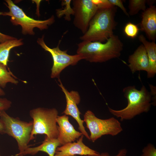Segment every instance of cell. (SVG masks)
<instances>
[{
  "mask_svg": "<svg viewBox=\"0 0 156 156\" xmlns=\"http://www.w3.org/2000/svg\"><path fill=\"white\" fill-rule=\"evenodd\" d=\"M5 1L9 11L3 12L2 15L11 16L10 21L14 25H20L22 28V33L24 34L33 35L34 34V28L37 27L40 30L47 29L55 22L53 15L45 20L34 19L27 16L21 8L11 0H6Z\"/></svg>",
  "mask_w": 156,
  "mask_h": 156,
  "instance_id": "cell-7",
  "label": "cell"
},
{
  "mask_svg": "<svg viewBox=\"0 0 156 156\" xmlns=\"http://www.w3.org/2000/svg\"><path fill=\"white\" fill-rule=\"evenodd\" d=\"M84 135H82L76 142L66 144L57 147L54 156H73L97 155L100 153L85 145L83 142Z\"/></svg>",
  "mask_w": 156,
  "mask_h": 156,
  "instance_id": "cell-11",
  "label": "cell"
},
{
  "mask_svg": "<svg viewBox=\"0 0 156 156\" xmlns=\"http://www.w3.org/2000/svg\"><path fill=\"white\" fill-rule=\"evenodd\" d=\"M92 1L97 6L98 9L109 8L114 6L109 0H92Z\"/></svg>",
  "mask_w": 156,
  "mask_h": 156,
  "instance_id": "cell-23",
  "label": "cell"
},
{
  "mask_svg": "<svg viewBox=\"0 0 156 156\" xmlns=\"http://www.w3.org/2000/svg\"><path fill=\"white\" fill-rule=\"evenodd\" d=\"M71 0H63L61 1V4L62 8L56 10V14L59 18L64 16V18L66 21L71 20L70 16L74 15V12L70 6Z\"/></svg>",
  "mask_w": 156,
  "mask_h": 156,
  "instance_id": "cell-19",
  "label": "cell"
},
{
  "mask_svg": "<svg viewBox=\"0 0 156 156\" xmlns=\"http://www.w3.org/2000/svg\"><path fill=\"white\" fill-rule=\"evenodd\" d=\"M0 156H1V154H0Z\"/></svg>",
  "mask_w": 156,
  "mask_h": 156,
  "instance_id": "cell-32",
  "label": "cell"
},
{
  "mask_svg": "<svg viewBox=\"0 0 156 156\" xmlns=\"http://www.w3.org/2000/svg\"><path fill=\"white\" fill-rule=\"evenodd\" d=\"M140 24L141 30L144 31L147 37L154 42L156 35V8L150 5L142 12Z\"/></svg>",
  "mask_w": 156,
  "mask_h": 156,
  "instance_id": "cell-13",
  "label": "cell"
},
{
  "mask_svg": "<svg viewBox=\"0 0 156 156\" xmlns=\"http://www.w3.org/2000/svg\"><path fill=\"white\" fill-rule=\"evenodd\" d=\"M77 156V155H74V156Z\"/></svg>",
  "mask_w": 156,
  "mask_h": 156,
  "instance_id": "cell-31",
  "label": "cell"
},
{
  "mask_svg": "<svg viewBox=\"0 0 156 156\" xmlns=\"http://www.w3.org/2000/svg\"><path fill=\"white\" fill-rule=\"evenodd\" d=\"M150 87L151 89V92H150L151 96L153 95V100H154L153 102L154 103V104L155 105V97H156V87H155L152 85H150Z\"/></svg>",
  "mask_w": 156,
  "mask_h": 156,
  "instance_id": "cell-28",
  "label": "cell"
},
{
  "mask_svg": "<svg viewBox=\"0 0 156 156\" xmlns=\"http://www.w3.org/2000/svg\"><path fill=\"white\" fill-rule=\"evenodd\" d=\"M12 103L6 98H0V112L5 111L11 106Z\"/></svg>",
  "mask_w": 156,
  "mask_h": 156,
  "instance_id": "cell-24",
  "label": "cell"
},
{
  "mask_svg": "<svg viewBox=\"0 0 156 156\" xmlns=\"http://www.w3.org/2000/svg\"><path fill=\"white\" fill-rule=\"evenodd\" d=\"M74 12L73 24L83 34L87 31L89 23L98 9L92 0H72Z\"/></svg>",
  "mask_w": 156,
  "mask_h": 156,
  "instance_id": "cell-9",
  "label": "cell"
},
{
  "mask_svg": "<svg viewBox=\"0 0 156 156\" xmlns=\"http://www.w3.org/2000/svg\"><path fill=\"white\" fill-rule=\"evenodd\" d=\"M0 118L3 125L4 134L12 137L16 141L19 152L15 156H21L28 147L32 131V120L27 122L8 115L5 111L0 112Z\"/></svg>",
  "mask_w": 156,
  "mask_h": 156,
  "instance_id": "cell-4",
  "label": "cell"
},
{
  "mask_svg": "<svg viewBox=\"0 0 156 156\" xmlns=\"http://www.w3.org/2000/svg\"><path fill=\"white\" fill-rule=\"evenodd\" d=\"M58 135L57 137L61 146L74 142L83 134L76 130L70 122L68 116L64 115L58 116L56 118Z\"/></svg>",
  "mask_w": 156,
  "mask_h": 156,
  "instance_id": "cell-12",
  "label": "cell"
},
{
  "mask_svg": "<svg viewBox=\"0 0 156 156\" xmlns=\"http://www.w3.org/2000/svg\"><path fill=\"white\" fill-rule=\"evenodd\" d=\"M116 9L115 6L98 9L90 21L87 31L80 39L82 41L90 42L106 41L114 34Z\"/></svg>",
  "mask_w": 156,
  "mask_h": 156,
  "instance_id": "cell-3",
  "label": "cell"
},
{
  "mask_svg": "<svg viewBox=\"0 0 156 156\" xmlns=\"http://www.w3.org/2000/svg\"><path fill=\"white\" fill-rule=\"evenodd\" d=\"M22 39L16 38L0 43V63L7 66L9 62V57L10 50L13 48L22 45Z\"/></svg>",
  "mask_w": 156,
  "mask_h": 156,
  "instance_id": "cell-17",
  "label": "cell"
},
{
  "mask_svg": "<svg viewBox=\"0 0 156 156\" xmlns=\"http://www.w3.org/2000/svg\"><path fill=\"white\" fill-rule=\"evenodd\" d=\"M5 93L4 91L0 87V96H4Z\"/></svg>",
  "mask_w": 156,
  "mask_h": 156,
  "instance_id": "cell-30",
  "label": "cell"
},
{
  "mask_svg": "<svg viewBox=\"0 0 156 156\" xmlns=\"http://www.w3.org/2000/svg\"><path fill=\"white\" fill-rule=\"evenodd\" d=\"M141 156H156V149L151 143L148 144L143 149Z\"/></svg>",
  "mask_w": 156,
  "mask_h": 156,
  "instance_id": "cell-22",
  "label": "cell"
},
{
  "mask_svg": "<svg viewBox=\"0 0 156 156\" xmlns=\"http://www.w3.org/2000/svg\"><path fill=\"white\" fill-rule=\"evenodd\" d=\"M83 121L90 131V140L93 142L103 135L114 136L123 131L120 123L116 118L112 117L107 119H101L90 110L85 112Z\"/></svg>",
  "mask_w": 156,
  "mask_h": 156,
  "instance_id": "cell-6",
  "label": "cell"
},
{
  "mask_svg": "<svg viewBox=\"0 0 156 156\" xmlns=\"http://www.w3.org/2000/svg\"><path fill=\"white\" fill-rule=\"evenodd\" d=\"M139 30V29L137 25L129 22L125 25L124 31L127 37L134 38L138 35Z\"/></svg>",
  "mask_w": 156,
  "mask_h": 156,
  "instance_id": "cell-21",
  "label": "cell"
},
{
  "mask_svg": "<svg viewBox=\"0 0 156 156\" xmlns=\"http://www.w3.org/2000/svg\"><path fill=\"white\" fill-rule=\"evenodd\" d=\"M138 39L144 46L148 57L149 65L147 72V78H153L156 74V44L154 42L147 41L142 34L139 36Z\"/></svg>",
  "mask_w": 156,
  "mask_h": 156,
  "instance_id": "cell-16",
  "label": "cell"
},
{
  "mask_svg": "<svg viewBox=\"0 0 156 156\" xmlns=\"http://www.w3.org/2000/svg\"><path fill=\"white\" fill-rule=\"evenodd\" d=\"M3 12H0V15H2ZM16 38L2 34L0 32V43L8 40L13 39Z\"/></svg>",
  "mask_w": 156,
  "mask_h": 156,
  "instance_id": "cell-27",
  "label": "cell"
},
{
  "mask_svg": "<svg viewBox=\"0 0 156 156\" xmlns=\"http://www.w3.org/2000/svg\"><path fill=\"white\" fill-rule=\"evenodd\" d=\"M6 67L0 63V87L3 88L5 87L8 83L17 85L18 83V81L12 77V73L8 71Z\"/></svg>",
  "mask_w": 156,
  "mask_h": 156,
  "instance_id": "cell-18",
  "label": "cell"
},
{
  "mask_svg": "<svg viewBox=\"0 0 156 156\" xmlns=\"http://www.w3.org/2000/svg\"><path fill=\"white\" fill-rule=\"evenodd\" d=\"M124 97L128 104L126 107L120 110H116L108 107L109 112L121 121L130 120L137 115L150 110L152 96L146 87L143 85L140 90L134 86L125 87L123 89Z\"/></svg>",
  "mask_w": 156,
  "mask_h": 156,
  "instance_id": "cell-2",
  "label": "cell"
},
{
  "mask_svg": "<svg viewBox=\"0 0 156 156\" xmlns=\"http://www.w3.org/2000/svg\"><path fill=\"white\" fill-rule=\"evenodd\" d=\"M128 67L133 73L136 71L147 72L148 61L147 53L144 45H140L128 58Z\"/></svg>",
  "mask_w": 156,
  "mask_h": 156,
  "instance_id": "cell-14",
  "label": "cell"
},
{
  "mask_svg": "<svg viewBox=\"0 0 156 156\" xmlns=\"http://www.w3.org/2000/svg\"><path fill=\"white\" fill-rule=\"evenodd\" d=\"M148 0H130L129 1V16H133L137 14L141 10L144 11L146 9V4Z\"/></svg>",
  "mask_w": 156,
  "mask_h": 156,
  "instance_id": "cell-20",
  "label": "cell"
},
{
  "mask_svg": "<svg viewBox=\"0 0 156 156\" xmlns=\"http://www.w3.org/2000/svg\"><path fill=\"white\" fill-rule=\"evenodd\" d=\"M77 54L90 62L101 63L118 58L123 47L118 37L114 34L105 42L82 41L78 45Z\"/></svg>",
  "mask_w": 156,
  "mask_h": 156,
  "instance_id": "cell-1",
  "label": "cell"
},
{
  "mask_svg": "<svg viewBox=\"0 0 156 156\" xmlns=\"http://www.w3.org/2000/svg\"><path fill=\"white\" fill-rule=\"evenodd\" d=\"M57 138H50L45 136L42 143L38 146L28 147L21 156L29 155H34L39 152L47 153L49 156H54L57 148L61 146Z\"/></svg>",
  "mask_w": 156,
  "mask_h": 156,
  "instance_id": "cell-15",
  "label": "cell"
},
{
  "mask_svg": "<svg viewBox=\"0 0 156 156\" xmlns=\"http://www.w3.org/2000/svg\"><path fill=\"white\" fill-rule=\"evenodd\" d=\"M110 3L114 6L119 7L127 16L129 17L128 13L124 7L122 1L121 0H109Z\"/></svg>",
  "mask_w": 156,
  "mask_h": 156,
  "instance_id": "cell-25",
  "label": "cell"
},
{
  "mask_svg": "<svg viewBox=\"0 0 156 156\" xmlns=\"http://www.w3.org/2000/svg\"><path fill=\"white\" fill-rule=\"evenodd\" d=\"M29 114L33 122L30 141L38 134L45 135L50 138H57L58 132L56 118L58 112L56 108L38 107L31 110Z\"/></svg>",
  "mask_w": 156,
  "mask_h": 156,
  "instance_id": "cell-5",
  "label": "cell"
},
{
  "mask_svg": "<svg viewBox=\"0 0 156 156\" xmlns=\"http://www.w3.org/2000/svg\"><path fill=\"white\" fill-rule=\"evenodd\" d=\"M44 38L43 36L41 38H38L37 42L42 48L49 52L52 56L53 64L51 69V78H59L61 73L66 68L70 65H75L80 60L84 59L81 55H70L67 53V50H60L59 46L61 40L59 41L57 47L51 48L46 44Z\"/></svg>",
  "mask_w": 156,
  "mask_h": 156,
  "instance_id": "cell-8",
  "label": "cell"
},
{
  "mask_svg": "<svg viewBox=\"0 0 156 156\" xmlns=\"http://www.w3.org/2000/svg\"><path fill=\"white\" fill-rule=\"evenodd\" d=\"M0 133L4 134V128L3 125L0 118Z\"/></svg>",
  "mask_w": 156,
  "mask_h": 156,
  "instance_id": "cell-29",
  "label": "cell"
},
{
  "mask_svg": "<svg viewBox=\"0 0 156 156\" xmlns=\"http://www.w3.org/2000/svg\"><path fill=\"white\" fill-rule=\"evenodd\" d=\"M58 85L64 94L66 101V106L63 113L64 115H70L77 122L79 129L86 138L90 140V137L83 126V120L80 117L81 112L77 107L80 101V97L78 92L74 91L69 92L65 88L59 78Z\"/></svg>",
  "mask_w": 156,
  "mask_h": 156,
  "instance_id": "cell-10",
  "label": "cell"
},
{
  "mask_svg": "<svg viewBox=\"0 0 156 156\" xmlns=\"http://www.w3.org/2000/svg\"><path fill=\"white\" fill-rule=\"evenodd\" d=\"M127 153V150L125 148L120 150L118 153L114 156H125ZM88 156H110L107 152L102 153L97 155H88Z\"/></svg>",
  "mask_w": 156,
  "mask_h": 156,
  "instance_id": "cell-26",
  "label": "cell"
}]
</instances>
